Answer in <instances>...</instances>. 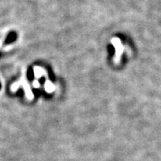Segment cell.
<instances>
[{
  "mask_svg": "<svg viewBox=\"0 0 161 161\" xmlns=\"http://www.w3.org/2000/svg\"><path fill=\"white\" fill-rule=\"evenodd\" d=\"M20 86H22V87L24 88L26 96H27V99L30 100V99H32L33 98H34V95H33L32 91H31V89H30L29 84H28V82L26 80L25 78H22L21 80H19V82L14 84L13 86V87H12L13 91H16V90L18 89V87H20Z\"/></svg>",
  "mask_w": 161,
  "mask_h": 161,
  "instance_id": "cell-1",
  "label": "cell"
},
{
  "mask_svg": "<svg viewBox=\"0 0 161 161\" xmlns=\"http://www.w3.org/2000/svg\"><path fill=\"white\" fill-rule=\"evenodd\" d=\"M111 43L113 44V46L115 47V55H114V62L118 63L120 61V58L122 56V54L124 50L123 45L121 43V40L118 38H113L111 40Z\"/></svg>",
  "mask_w": 161,
  "mask_h": 161,
  "instance_id": "cell-2",
  "label": "cell"
},
{
  "mask_svg": "<svg viewBox=\"0 0 161 161\" xmlns=\"http://www.w3.org/2000/svg\"><path fill=\"white\" fill-rule=\"evenodd\" d=\"M34 74H35V77L36 78H40V77L42 76H48L46 71L44 68L40 67H34Z\"/></svg>",
  "mask_w": 161,
  "mask_h": 161,
  "instance_id": "cell-3",
  "label": "cell"
},
{
  "mask_svg": "<svg viewBox=\"0 0 161 161\" xmlns=\"http://www.w3.org/2000/svg\"><path fill=\"white\" fill-rule=\"evenodd\" d=\"M45 89L46 92L48 93H52L55 90V86L51 81L49 80V79H46L45 84Z\"/></svg>",
  "mask_w": 161,
  "mask_h": 161,
  "instance_id": "cell-4",
  "label": "cell"
},
{
  "mask_svg": "<svg viewBox=\"0 0 161 161\" xmlns=\"http://www.w3.org/2000/svg\"><path fill=\"white\" fill-rule=\"evenodd\" d=\"M33 86H34L35 88H39V87H40L39 81H38V80H34V81H33Z\"/></svg>",
  "mask_w": 161,
  "mask_h": 161,
  "instance_id": "cell-5",
  "label": "cell"
}]
</instances>
